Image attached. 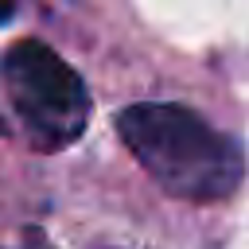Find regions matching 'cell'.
Segmentation results:
<instances>
[{
    "mask_svg": "<svg viewBox=\"0 0 249 249\" xmlns=\"http://www.w3.org/2000/svg\"><path fill=\"white\" fill-rule=\"evenodd\" d=\"M0 78L35 148L58 152L86 132L89 89L78 70L39 39H19L0 58Z\"/></svg>",
    "mask_w": 249,
    "mask_h": 249,
    "instance_id": "2",
    "label": "cell"
},
{
    "mask_svg": "<svg viewBox=\"0 0 249 249\" xmlns=\"http://www.w3.org/2000/svg\"><path fill=\"white\" fill-rule=\"evenodd\" d=\"M16 8H19V0H0V27L16 16Z\"/></svg>",
    "mask_w": 249,
    "mask_h": 249,
    "instance_id": "3",
    "label": "cell"
},
{
    "mask_svg": "<svg viewBox=\"0 0 249 249\" xmlns=\"http://www.w3.org/2000/svg\"><path fill=\"white\" fill-rule=\"evenodd\" d=\"M117 132L136 163L175 198L218 202L245 175L241 148L175 101H136L117 113Z\"/></svg>",
    "mask_w": 249,
    "mask_h": 249,
    "instance_id": "1",
    "label": "cell"
}]
</instances>
